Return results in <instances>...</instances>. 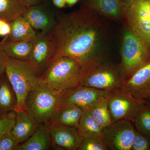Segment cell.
<instances>
[{
	"mask_svg": "<svg viewBox=\"0 0 150 150\" xmlns=\"http://www.w3.org/2000/svg\"><path fill=\"white\" fill-rule=\"evenodd\" d=\"M111 91L81 86L67 90L62 92L61 106L74 105L83 110H90L99 100L108 96Z\"/></svg>",
	"mask_w": 150,
	"mask_h": 150,
	"instance_id": "cell-11",
	"label": "cell"
},
{
	"mask_svg": "<svg viewBox=\"0 0 150 150\" xmlns=\"http://www.w3.org/2000/svg\"><path fill=\"white\" fill-rule=\"evenodd\" d=\"M84 110L74 105H62L56 111L50 124H55L78 128Z\"/></svg>",
	"mask_w": 150,
	"mask_h": 150,
	"instance_id": "cell-18",
	"label": "cell"
},
{
	"mask_svg": "<svg viewBox=\"0 0 150 150\" xmlns=\"http://www.w3.org/2000/svg\"><path fill=\"white\" fill-rule=\"evenodd\" d=\"M110 95L99 100L89 110L92 115L103 129L109 126L112 122L108 108Z\"/></svg>",
	"mask_w": 150,
	"mask_h": 150,
	"instance_id": "cell-23",
	"label": "cell"
},
{
	"mask_svg": "<svg viewBox=\"0 0 150 150\" xmlns=\"http://www.w3.org/2000/svg\"><path fill=\"white\" fill-rule=\"evenodd\" d=\"M124 82L120 64L104 61L83 72L80 86L112 91L122 87Z\"/></svg>",
	"mask_w": 150,
	"mask_h": 150,
	"instance_id": "cell-6",
	"label": "cell"
},
{
	"mask_svg": "<svg viewBox=\"0 0 150 150\" xmlns=\"http://www.w3.org/2000/svg\"><path fill=\"white\" fill-rule=\"evenodd\" d=\"M28 8L21 0H0V18L11 22Z\"/></svg>",
	"mask_w": 150,
	"mask_h": 150,
	"instance_id": "cell-22",
	"label": "cell"
},
{
	"mask_svg": "<svg viewBox=\"0 0 150 150\" xmlns=\"http://www.w3.org/2000/svg\"><path fill=\"white\" fill-rule=\"evenodd\" d=\"M82 70L75 59L67 56L54 59L40 80L50 88L63 91L80 86Z\"/></svg>",
	"mask_w": 150,
	"mask_h": 150,
	"instance_id": "cell-2",
	"label": "cell"
},
{
	"mask_svg": "<svg viewBox=\"0 0 150 150\" xmlns=\"http://www.w3.org/2000/svg\"><path fill=\"white\" fill-rule=\"evenodd\" d=\"M20 144L10 132L0 139V150H16Z\"/></svg>",
	"mask_w": 150,
	"mask_h": 150,
	"instance_id": "cell-29",
	"label": "cell"
},
{
	"mask_svg": "<svg viewBox=\"0 0 150 150\" xmlns=\"http://www.w3.org/2000/svg\"><path fill=\"white\" fill-rule=\"evenodd\" d=\"M43 0H21L25 5L28 8L40 4L43 2Z\"/></svg>",
	"mask_w": 150,
	"mask_h": 150,
	"instance_id": "cell-32",
	"label": "cell"
},
{
	"mask_svg": "<svg viewBox=\"0 0 150 150\" xmlns=\"http://www.w3.org/2000/svg\"><path fill=\"white\" fill-rule=\"evenodd\" d=\"M104 18L83 6L57 18L51 32L56 44L54 59L67 56L85 70L105 61L107 54V28Z\"/></svg>",
	"mask_w": 150,
	"mask_h": 150,
	"instance_id": "cell-1",
	"label": "cell"
},
{
	"mask_svg": "<svg viewBox=\"0 0 150 150\" xmlns=\"http://www.w3.org/2000/svg\"><path fill=\"white\" fill-rule=\"evenodd\" d=\"M53 4L56 8H62L64 7L66 5V0H53Z\"/></svg>",
	"mask_w": 150,
	"mask_h": 150,
	"instance_id": "cell-33",
	"label": "cell"
},
{
	"mask_svg": "<svg viewBox=\"0 0 150 150\" xmlns=\"http://www.w3.org/2000/svg\"><path fill=\"white\" fill-rule=\"evenodd\" d=\"M16 112L11 111L0 117V139L10 133L16 121Z\"/></svg>",
	"mask_w": 150,
	"mask_h": 150,
	"instance_id": "cell-27",
	"label": "cell"
},
{
	"mask_svg": "<svg viewBox=\"0 0 150 150\" xmlns=\"http://www.w3.org/2000/svg\"><path fill=\"white\" fill-rule=\"evenodd\" d=\"M51 147L50 125L41 124L28 139L20 144L16 150H48Z\"/></svg>",
	"mask_w": 150,
	"mask_h": 150,
	"instance_id": "cell-17",
	"label": "cell"
},
{
	"mask_svg": "<svg viewBox=\"0 0 150 150\" xmlns=\"http://www.w3.org/2000/svg\"><path fill=\"white\" fill-rule=\"evenodd\" d=\"M137 131L133 122L119 120L103 129L101 136L108 150H131Z\"/></svg>",
	"mask_w": 150,
	"mask_h": 150,
	"instance_id": "cell-9",
	"label": "cell"
},
{
	"mask_svg": "<svg viewBox=\"0 0 150 150\" xmlns=\"http://www.w3.org/2000/svg\"><path fill=\"white\" fill-rule=\"evenodd\" d=\"M22 16L35 30L40 32H51L57 22L55 14L41 4L28 8Z\"/></svg>",
	"mask_w": 150,
	"mask_h": 150,
	"instance_id": "cell-14",
	"label": "cell"
},
{
	"mask_svg": "<svg viewBox=\"0 0 150 150\" xmlns=\"http://www.w3.org/2000/svg\"><path fill=\"white\" fill-rule=\"evenodd\" d=\"M33 39L24 41H8L3 39L0 42L1 47L9 57L28 61L32 52Z\"/></svg>",
	"mask_w": 150,
	"mask_h": 150,
	"instance_id": "cell-21",
	"label": "cell"
},
{
	"mask_svg": "<svg viewBox=\"0 0 150 150\" xmlns=\"http://www.w3.org/2000/svg\"><path fill=\"white\" fill-rule=\"evenodd\" d=\"M79 134L94 132L101 134L103 128L92 115L89 110H84L77 128Z\"/></svg>",
	"mask_w": 150,
	"mask_h": 150,
	"instance_id": "cell-25",
	"label": "cell"
},
{
	"mask_svg": "<svg viewBox=\"0 0 150 150\" xmlns=\"http://www.w3.org/2000/svg\"><path fill=\"white\" fill-rule=\"evenodd\" d=\"M11 31L10 22L0 18V36L5 37L9 35Z\"/></svg>",
	"mask_w": 150,
	"mask_h": 150,
	"instance_id": "cell-31",
	"label": "cell"
},
{
	"mask_svg": "<svg viewBox=\"0 0 150 150\" xmlns=\"http://www.w3.org/2000/svg\"><path fill=\"white\" fill-rule=\"evenodd\" d=\"M80 135V142L78 150H108L101 134L87 132Z\"/></svg>",
	"mask_w": 150,
	"mask_h": 150,
	"instance_id": "cell-24",
	"label": "cell"
},
{
	"mask_svg": "<svg viewBox=\"0 0 150 150\" xmlns=\"http://www.w3.org/2000/svg\"><path fill=\"white\" fill-rule=\"evenodd\" d=\"M9 57L0 47V77L5 73L6 67Z\"/></svg>",
	"mask_w": 150,
	"mask_h": 150,
	"instance_id": "cell-30",
	"label": "cell"
},
{
	"mask_svg": "<svg viewBox=\"0 0 150 150\" xmlns=\"http://www.w3.org/2000/svg\"><path fill=\"white\" fill-rule=\"evenodd\" d=\"M149 98H150V96Z\"/></svg>",
	"mask_w": 150,
	"mask_h": 150,
	"instance_id": "cell-35",
	"label": "cell"
},
{
	"mask_svg": "<svg viewBox=\"0 0 150 150\" xmlns=\"http://www.w3.org/2000/svg\"><path fill=\"white\" fill-rule=\"evenodd\" d=\"M84 6L104 18L119 21L125 18L126 3L122 0H86Z\"/></svg>",
	"mask_w": 150,
	"mask_h": 150,
	"instance_id": "cell-15",
	"label": "cell"
},
{
	"mask_svg": "<svg viewBox=\"0 0 150 150\" xmlns=\"http://www.w3.org/2000/svg\"><path fill=\"white\" fill-rule=\"evenodd\" d=\"M11 31L4 39L8 41L32 40L37 34L36 30L27 20L21 16L10 22Z\"/></svg>",
	"mask_w": 150,
	"mask_h": 150,
	"instance_id": "cell-20",
	"label": "cell"
},
{
	"mask_svg": "<svg viewBox=\"0 0 150 150\" xmlns=\"http://www.w3.org/2000/svg\"><path fill=\"white\" fill-rule=\"evenodd\" d=\"M79 0H66L67 5L69 7H71L74 5L78 2Z\"/></svg>",
	"mask_w": 150,
	"mask_h": 150,
	"instance_id": "cell-34",
	"label": "cell"
},
{
	"mask_svg": "<svg viewBox=\"0 0 150 150\" xmlns=\"http://www.w3.org/2000/svg\"><path fill=\"white\" fill-rule=\"evenodd\" d=\"M147 100L138 99L123 87L111 91L108 108L112 122L127 120L134 123Z\"/></svg>",
	"mask_w": 150,
	"mask_h": 150,
	"instance_id": "cell-7",
	"label": "cell"
},
{
	"mask_svg": "<svg viewBox=\"0 0 150 150\" xmlns=\"http://www.w3.org/2000/svg\"><path fill=\"white\" fill-rule=\"evenodd\" d=\"M17 98L5 73L0 77V117L16 109Z\"/></svg>",
	"mask_w": 150,
	"mask_h": 150,
	"instance_id": "cell-19",
	"label": "cell"
},
{
	"mask_svg": "<svg viewBox=\"0 0 150 150\" xmlns=\"http://www.w3.org/2000/svg\"><path fill=\"white\" fill-rule=\"evenodd\" d=\"M52 147L58 150H78L80 135L77 128L50 124Z\"/></svg>",
	"mask_w": 150,
	"mask_h": 150,
	"instance_id": "cell-13",
	"label": "cell"
},
{
	"mask_svg": "<svg viewBox=\"0 0 150 150\" xmlns=\"http://www.w3.org/2000/svg\"><path fill=\"white\" fill-rule=\"evenodd\" d=\"M120 66L125 81L150 61V46L127 25L122 38Z\"/></svg>",
	"mask_w": 150,
	"mask_h": 150,
	"instance_id": "cell-5",
	"label": "cell"
},
{
	"mask_svg": "<svg viewBox=\"0 0 150 150\" xmlns=\"http://www.w3.org/2000/svg\"><path fill=\"white\" fill-rule=\"evenodd\" d=\"M131 150H150V136L137 130Z\"/></svg>",
	"mask_w": 150,
	"mask_h": 150,
	"instance_id": "cell-28",
	"label": "cell"
},
{
	"mask_svg": "<svg viewBox=\"0 0 150 150\" xmlns=\"http://www.w3.org/2000/svg\"><path fill=\"white\" fill-rule=\"evenodd\" d=\"M123 88L138 99H149L150 61L145 64L125 81Z\"/></svg>",
	"mask_w": 150,
	"mask_h": 150,
	"instance_id": "cell-12",
	"label": "cell"
},
{
	"mask_svg": "<svg viewBox=\"0 0 150 150\" xmlns=\"http://www.w3.org/2000/svg\"><path fill=\"white\" fill-rule=\"evenodd\" d=\"M127 25L150 46V0H124Z\"/></svg>",
	"mask_w": 150,
	"mask_h": 150,
	"instance_id": "cell-8",
	"label": "cell"
},
{
	"mask_svg": "<svg viewBox=\"0 0 150 150\" xmlns=\"http://www.w3.org/2000/svg\"><path fill=\"white\" fill-rule=\"evenodd\" d=\"M134 123L137 131L150 136V103L148 101L140 111Z\"/></svg>",
	"mask_w": 150,
	"mask_h": 150,
	"instance_id": "cell-26",
	"label": "cell"
},
{
	"mask_svg": "<svg viewBox=\"0 0 150 150\" xmlns=\"http://www.w3.org/2000/svg\"><path fill=\"white\" fill-rule=\"evenodd\" d=\"M5 74L17 98L16 111L25 110V104L28 95L40 82V76L27 61L10 57Z\"/></svg>",
	"mask_w": 150,
	"mask_h": 150,
	"instance_id": "cell-4",
	"label": "cell"
},
{
	"mask_svg": "<svg viewBox=\"0 0 150 150\" xmlns=\"http://www.w3.org/2000/svg\"><path fill=\"white\" fill-rule=\"evenodd\" d=\"M16 112V121L11 133L21 144L28 139L41 123L25 110Z\"/></svg>",
	"mask_w": 150,
	"mask_h": 150,
	"instance_id": "cell-16",
	"label": "cell"
},
{
	"mask_svg": "<svg viewBox=\"0 0 150 150\" xmlns=\"http://www.w3.org/2000/svg\"><path fill=\"white\" fill-rule=\"evenodd\" d=\"M62 92L50 88L40 80L28 95L25 111L41 124L50 125L61 106Z\"/></svg>",
	"mask_w": 150,
	"mask_h": 150,
	"instance_id": "cell-3",
	"label": "cell"
},
{
	"mask_svg": "<svg viewBox=\"0 0 150 150\" xmlns=\"http://www.w3.org/2000/svg\"><path fill=\"white\" fill-rule=\"evenodd\" d=\"M56 44L51 32H40L33 39L31 55L28 62L40 76L54 59Z\"/></svg>",
	"mask_w": 150,
	"mask_h": 150,
	"instance_id": "cell-10",
	"label": "cell"
}]
</instances>
